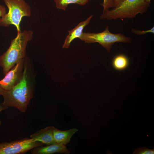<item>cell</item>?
Masks as SVG:
<instances>
[{"label": "cell", "mask_w": 154, "mask_h": 154, "mask_svg": "<svg viewBox=\"0 0 154 154\" xmlns=\"http://www.w3.org/2000/svg\"><path fill=\"white\" fill-rule=\"evenodd\" d=\"M36 73L33 61L27 56L24 60L22 77L19 82L11 90H4L3 104L16 108L22 112L27 110L35 92Z\"/></svg>", "instance_id": "6da1fadb"}, {"label": "cell", "mask_w": 154, "mask_h": 154, "mask_svg": "<svg viewBox=\"0 0 154 154\" xmlns=\"http://www.w3.org/2000/svg\"><path fill=\"white\" fill-rule=\"evenodd\" d=\"M33 31L24 29L17 33L12 39L7 50L0 56V66L5 75L17 63L27 56L26 48L28 42L33 38Z\"/></svg>", "instance_id": "7a4b0ae2"}, {"label": "cell", "mask_w": 154, "mask_h": 154, "mask_svg": "<svg viewBox=\"0 0 154 154\" xmlns=\"http://www.w3.org/2000/svg\"><path fill=\"white\" fill-rule=\"evenodd\" d=\"M150 6L144 0H123L117 7L102 13V19H133L138 14L145 13Z\"/></svg>", "instance_id": "3957f363"}, {"label": "cell", "mask_w": 154, "mask_h": 154, "mask_svg": "<svg viewBox=\"0 0 154 154\" xmlns=\"http://www.w3.org/2000/svg\"><path fill=\"white\" fill-rule=\"evenodd\" d=\"M8 9V12L0 20V25L5 27L13 25L15 26L17 33L21 31L20 24L22 18L30 17L31 9L24 0H3Z\"/></svg>", "instance_id": "277c9868"}, {"label": "cell", "mask_w": 154, "mask_h": 154, "mask_svg": "<svg viewBox=\"0 0 154 154\" xmlns=\"http://www.w3.org/2000/svg\"><path fill=\"white\" fill-rule=\"evenodd\" d=\"M88 43L98 42L110 52L113 45L116 42L130 43L132 39L121 33L115 34L110 32L107 26L103 31L98 33H82L79 38Z\"/></svg>", "instance_id": "5b68a950"}, {"label": "cell", "mask_w": 154, "mask_h": 154, "mask_svg": "<svg viewBox=\"0 0 154 154\" xmlns=\"http://www.w3.org/2000/svg\"><path fill=\"white\" fill-rule=\"evenodd\" d=\"M44 144L31 138L0 143V154H24L33 149L43 146Z\"/></svg>", "instance_id": "8992f818"}, {"label": "cell", "mask_w": 154, "mask_h": 154, "mask_svg": "<svg viewBox=\"0 0 154 154\" xmlns=\"http://www.w3.org/2000/svg\"><path fill=\"white\" fill-rule=\"evenodd\" d=\"M24 59L17 63L0 80V86L4 90H11L20 81L23 75Z\"/></svg>", "instance_id": "52a82bcc"}, {"label": "cell", "mask_w": 154, "mask_h": 154, "mask_svg": "<svg viewBox=\"0 0 154 154\" xmlns=\"http://www.w3.org/2000/svg\"><path fill=\"white\" fill-rule=\"evenodd\" d=\"M33 154H52L54 153L69 154L70 151L66 145L56 143L36 147L31 150Z\"/></svg>", "instance_id": "ba28073f"}, {"label": "cell", "mask_w": 154, "mask_h": 154, "mask_svg": "<svg viewBox=\"0 0 154 154\" xmlns=\"http://www.w3.org/2000/svg\"><path fill=\"white\" fill-rule=\"evenodd\" d=\"M54 126H48L37 131L31 134L30 137L35 140L46 145L55 143L53 134Z\"/></svg>", "instance_id": "9c48e42d"}, {"label": "cell", "mask_w": 154, "mask_h": 154, "mask_svg": "<svg viewBox=\"0 0 154 154\" xmlns=\"http://www.w3.org/2000/svg\"><path fill=\"white\" fill-rule=\"evenodd\" d=\"M92 17V15H91L86 20L80 23L73 29L68 31L69 34L65 39L63 48H68L72 41L76 38H79L83 33V29L89 24Z\"/></svg>", "instance_id": "30bf717a"}, {"label": "cell", "mask_w": 154, "mask_h": 154, "mask_svg": "<svg viewBox=\"0 0 154 154\" xmlns=\"http://www.w3.org/2000/svg\"><path fill=\"white\" fill-rule=\"evenodd\" d=\"M78 131L77 129L75 128L62 131L54 127L53 134L54 141L55 143L66 145L70 141L72 136Z\"/></svg>", "instance_id": "8fae6325"}, {"label": "cell", "mask_w": 154, "mask_h": 154, "mask_svg": "<svg viewBox=\"0 0 154 154\" xmlns=\"http://www.w3.org/2000/svg\"><path fill=\"white\" fill-rule=\"evenodd\" d=\"M129 64L127 57L123 54H119L115 56L112 60V65L115 70L121 71L127 68Z\"/></svg>", "instance_id": "7c38bea8"}, {"label": "cell", "mask_w": 154, "mask_h": 154, "mask_svg": "<svg viewBox=\"0 0 154 154\" xmlns=\"http://www.w3.org/2000/svg\"><path fill=\"white\" fill-rule=\"evenodd\" d=\"M90 0H53L57 9L65 11L68 5L71 4H76L84 6Z\"/></svg>", "instance_id": "4fadbf2b"}, {"label": "cell", "mask_w": 154, "mask_h": 154, "mask_svg": "<svg viewBox=\"0 0 154 154\" xmlns=\"http://www.w3.org/2000/svg\"><path fill=\"white\" fill-rule=\"evenodd\" d=\"M133 154H154V148L150 149L145 147H141L135 149Z\"/></svg>", "instance_id": "5bb4252c"}, {"label": "cell", "mask_w": 154, "mask_h": 154, "mask_svg": "<svg viewBox=\"0 0 154 154\" xmlns=\"http://www.w3.org/2000/svg\"><path fill=\"white\" fill-rule=\"evenodd\" d=\"M101 5L103 7V12L108 10L110 8L114 7V0H103Z\"/></svg>", "instance_id": "9a60e30c"}, {"label": "cell", "mask_w": 154, "mask_h": 154, "mask_svg": "<svg viewBox=\"0 0 154 154\" xmlns=\"http://www.w3.org/2000/svg\"><path fill=\"white\" fill-rule=\"evenodd\" d=\"M132 33L137 35H142L146 34L148 33H154V27H153L151 29L147 30L141 31L139 29L132 28L131 30Z\"/></svg>", "instance_id": "2e32d148"}, {"label": "cell", "mask_w": 154, "mask_h": 154, "mask_svg": "<svg viewBox=\"0 0 154 154\" xmlns=\"http://www.w3.org/2000/svg\"><path fill=\"white\" fill-rule=\"evenodd\" d=\"M6 13L5 7L4 5L0 4V20Z\"/></svg>", "instance_id": "e0dca14e"}, {"label": "cell", "mask_w": 154, "mask_h": 154, "mask_svg": "<svg viewBox=\"0 0 154 154\" xmlns=\"http://www.w3.org/2000/svg\"><path fill=\"white\" fill-rule=\"evenodd\" d=\"M9 107L4 105L2 103L0 104V112L3 110L7 109ZM1 123V120L0 119V125Z\"/></svg>", "instance_id": "ac0fdd59"}, {"label": "cell", "mask_w": 154, "mask_h": 154, "mask_svg": "<svg viewBox=\"0 0 154 154\" xmlns=\"http://www.w3.org/2000/svg\"><path fill=\"white\" fill-rule=\"evenodd\" d=\"M123 0H114V7L117 6Z\"/></svg>", "instance_id": "d6986e66"}, {"label": "cell", "mask_w": 154, "mask_h": 154, "mask_svg": "<svg viewBox=\"0 0 154 154\" xmlns=\"http://www.w3.org/2000/svg\"><path fill=\"white\" fill-rule=\"evenodd\" d=\"M4 90L0 86V95H2Z\"/></svg>", "instance_id": "ffe728a7"}, {"label": "cell", "mask_w": 154, "mask_h": 154, "mask_svg": "<svg viewBox=\"0 0 154 154\" xmlns=\"http://www.w3.org/2000/svg\"><path fill=\"white\" fill-rule=\"evenodd\" d=\"M151 0H144V1L150 4L151 3Z\"/></svg>", "instance_id": "44dd1931"}]
</instances>
